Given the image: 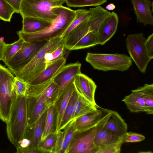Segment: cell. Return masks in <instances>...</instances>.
<instances>
[{"label": "cell", "mask_w": 153, "mask_h": 153, "mask_svg": "<svg viewBox=\"0 0 153 153\" xmlns=\"http://www.w3.org/2000/svg\"><path fill=\"white\" fill-rule=\"evenodd\" d=\"M57 14L51 24L44 30L36 33H27L20 30L16 32L19 38L29 42L48 41L62 36L71 24L76 16V11L62 5L53 7Z\"/></svg>", "instance_id": "obj_1"}, {"label": "cell", "mask_w": 153, "mask_h": 153, "mask_svg": "<svg viewBox=\"0 0 153 153\" xmlns=\"http://www.w3.org/2000/svg\"><path fill=\"white\" fill-rule=\"evenodd\" d=\"M26 95L17 96L12 104L6 124L8 139L16 149L20 146L28 125Z\"/></svg>", "instance_id": "obj_2"}, {"label": "cell", "mask_w": 153, "mask_h": 153, "mask_svg": "<svg viewBox=\"0 0 153 153\" xmlns=\"http://www.w3.org/2000/svg\"><path fill=\"white\" fill-rule=\"evenodd\" d=\"M62 36L51 39L40 50L30 62L21 70L13 74L27 83L44 71L47 67L45 56L59 46L64 45Z\"/></svg>", "instance_id": "obj_3"}, {"label": "cell", "mask_w": 153, "mask_h": 153, "mask_svg": "<svg viewBox=\"0 0 153 153\" xmlns=\"http://www.w3.org/2000/svg\"><path fill=\"white\" fill-rule=\"evenodd\" d=\"M86 61L94 69L103 71L127 70L132 65L130 57L125 54L88 53Z\"/></svg>", "instance_id": "obj_4"}, {"label": "cell", "mask_w": 153, "mask_h": 153, "mask_svg": "<svg viewBox=\"0 0 153 153\" xmlns=\"http://www.w3.org/2000/svg\"><path fill=\"white\" fill-rule=\"evenodd\" d=\"M65 0H22L19 13L22 17H37L52 22L57 17L53 7L62 5Z\"/></svg>", "instance_id": "obj_5"}, {"label": "cell", "mask_w": 153, "mask_h": 153, "mask_svg": "<svg viewBox=\"0 0 153 153\" xmlns=\"http://www.w3.org/2000/svg\"><path fill=\"white\" fill-rule=\"evenodd\" d=\"M14 74L0 64V120L6 122L16 95L13 88Z\"/></svg>", "instance_id": "obj_6"}, {"label": "cell", "mask_w": 153, "mask_h": 153, "mask_svg": "<svg viewBox=\"0 0 153 153\" xmlns=\"http://www.w3.org/2000/svg\"><path fill=\"white\" fill-rule=\"evenodd\" d=\"M146 39L142 33L130 34L126 39V45L130 57L143 73H145L147 65L152 59L145 47Z\"/></svg>", "instance_id": "obj_7"}, {"label": "cell", "mask_w": 153, "mask_h": 153, "mask_svg": "<svg viewBox=\"0 0 153 153\" xmlns=\"http://www.w3.org/2000/svg\"><path fill=\"white\" fill-rule=\"evenodd\" d=\"M48 41L29 42H24L21 49L5 64L14 74L22 69Z\"/></svg>", "instance_id": "obj_8"}, {"label": "cell", "mask_w": 153, "mask_h": 153, "mask_svg": "<svg viewBox=\"0 0 153 153\" xmlns=\"http://www.w3.org/2000/svg\"><path fill=\"white\" fill-rule=\"evenodd\" d=\"M95 132V127L83 131H76L66 153H96L98 147L94 143Z\"/></svg>", "instance_id": "obj_9"}, {"label": "cell", "mask_w": 153, "mask_h": 153, "mask_svg": "<svg viewBox=\"0 0 153 153\" xmlns=\"http://www.w3.org/2000/svg\"><path fill=\"white\" fill-rule=\"evenodd\" d=\"M104 114L99 122L104 128L120 138L127 133V124L116 111L103 108Z\"/></svg>", "instance_id": "obj_10"}, {"label": "cell", "mask_w": 153, "mask_h": 153, "mask_svg": "<svg viewBox=\"0 0 153 153\" xmlns=\"http://www.w3.org/2000/svg\"><path fill=\"white\" fill-rule=\"evenodd\" d=\"M81 64L78 62L65 65L53 77L51 80L59 88L57 99L68 84L74 79L76 75L81 73Z\"/></svg>", "instance_id": "obj_11"}, {"label": "cell", "mask_w": 153, "mask_h": 153, "mask_svg": "<svg viewBox=\"0 0 153 153\" xmlns=\"http://www.w3.org/2000/svg\"><path fill=\"white\" fill-rule=\"evenodd\" d=\"M26 109L28 125L35 123L50 105L41 95H26Z\"/></svg>", "instance_id": "obj_12"}, {"label": "cell", "mask_w": 153, "mask_h": 153, "mask_svg": "<svg viewBox=\"0 0 153 153\" xmlns=\"http://www.w3.org/2000/svg\"><path fill=\"white\" fill-rule=\"evenodd\" d=\"M74 83L78 94L95 105L94 96L97 86L92 79L81 73L75 76Z\"/></svg>", "instance_id": "obj_13"}, {"label": "cell", "mask_w": 153, "mask_h": 153, "mask_svg": "<svg viewBox=\"0 0 153 153\" xmlns=\"http://www.w3.org/2000/svg\"><path fill=\"white\" fill-rule=\"evenodd\" d=\"M118 22L117 14L113 12L105 18L97 32L98 44L104 45L114 36L117 31Z\"/></svg>", "instance_id": "obj_14"}, {"label": "cell", "mask_w": 153, "mask_h": 153, "mask_svg": "<svg viewBox=\"0 0 153 153\" xmlns=\"http://www.w3.org/2000/svg\"><path fill=\"white\" fill-rule=\"evenodd\" d=\"M58 93V86L51 80L42 85L28 86L26 94L30 95H41L50 105L54 104L57 99Z\"/></svg>", "instance_id": "obj_15"}, {"label": "cell", "mask_w": 153, "mask_h": 153, "mask_svg": "<svg viewBox=\"0 0 153 153\" xmlns=\"http://www.w3.org/2000/svg\"><path fill=\"white\" fill-rule=\"evenodd\" d=\"M104 111L99 106L74 120L76 131H85L95 127L103 117Z\"/></svg>", "instance_id": "obj_16"}, {"label": "cell", "mask_w": 153, "mask_h": 153, "mask_svg": "<svg viewBox=\"0 0 153 153\" xmlns=\"http://www.w3.org/2000/svg\"><path fill=\"white\" fill-rule=\"evenodd\" d=\"M137 22L144 25H153V16L151 7L153 3L151 0H131Z\"/></svg>", "instance_id": "obj_17"}, {"label": "cell", "mask_w": 153, "mask_h": 153, "mask_svg": "<svg viewBox=\"0 0 153 153\" xmlns=\"http://www.w3.org/2000/svg\"><path fill=\"white\" fill-rule=\"evenodd\" d=\"M66 62V58L64 56L50 64L44 71L27 83L28 86L41 85L49 82Z\"/></svg>", "instance_id": "obj_18"}, {"label": "cell", "mask_w": 153, "mask_h": 153, "mask_svg": "<svg viewBox=\"0 0 153 153\" xmlns=\"http://www.w3.org/2000/svg\"><path fill=\"white\" fill-rule=\"evenodd\" d=\"M47 110L35 123L31 125H28L26 128L23 138L27 139L30 141V145L29 147L36 148L38 147L43 131Z\"/></svg>", "instance_id": "obj_19"}, {"label": "cell", "mask_w": 153, "mask_h": 153, "mask_svg": "<svg viewBox=\"0 0 153 153\" xmlns=\"http://www.w3.org/2000/svg\"><path fill=\"white\" fill-rule=\"evenodd\" d=\"M90 31L88 18L76 27L67 36L63 38L64 46L65 49L72 50L74 47L81 39Z\"/></svg>", "instance_id": "obj_20"}, {"label": "cell", "mask_w": 153, "mask_h": 153, "mask_svg": "<svg viewBox=\"0 0 153 153\" xmlns=\"http://www.w3.org/2000/svg\"><path fill=\"white\" fill-rule=\"evenodd\" d=\"M74 81L68 84L54 104L57 111L56 132L59 131L64 112L75 88Z\"/></svg>", "instance_id": "obj_21"}, {"label": "cell", "mask_w": 153, "mask_h": 153, "mask_svg": "<svg viewBox=\"0 0 153 153\" xmlns=\"http://www.w3.org/2000/svg\"><path fill=\"white\" fill-rule=\"evenodd\" d=\"M131 112H143L147 114V110L139 88L131 90V93L122 100Z\"/></svg>", "instance_id": "obj_22"}, {"label": "cell", "mask_w": 153, "mask_h": 153, "mask_svg": "<svg viewBox=\"0 0 153 153\" xmlns=\"http://www.w3.org/2000/svg\"><path fill=\"white\" fill-rule=\"evenodd\" d=\"M22 28L21 31L27 33L41 31L49 26L51 21L37 17H22Z\"/></svg>", "instance_id": "obj_23"}, {"label": "cell", "mask_w": 153, "mask_h": 153, "mask_svg": "<svg viewBox=\"0 0 153 153\" xmlns=\"http://www.w3.org/2000/svg\"><path fill=\"white\" fill-rule=\"evenodd\" d=\"M95 127L94 143L98 147L116 142L123 137L120 138L104 128L99 122Z\"/></svg>", "instance_id": "obj_24"}, {"label": "cell", "mask_w": 153, "mask_h": 153, "mask_svg": "<svg viewBox=\"0 0 153 153\" xmlns=\"http://www.w3.org/2000/svg\"><path fill=\"white\" fill-rule=\"evenodd\" d=\"M57 111L55 105H50L47 110L43 131L41 141L49 134L56 132Z\"/></svg>", "instance_id": "obj_25"}, {"label": "cell", "mask_w": 153, "mask_h": 153, "mask_svg": "<svg viewBox=\"0 0 153 153\" xmlns=\"http://www.w3.org/2000/svg\"><path fill=\"white\" fill-rule=\"evenodd\" d=\"M79 95L75 87L64 112L59 131L63 129L72 121L75 105Z\"/></svg>", "instance_id": "obj_26"}, {"label": "cell", "mask_w": 153, "mask_h": 153, "mask_svg": "<svg viewBox=\"0 0 153 153\" xmlns=\"http://www.w3.org/2000/svg\"><path fill=\"white\" fill-rule=\"evenodd\" d=\"M98 107V105L91 103L79 94L76 103L72 120L97 109Z\"/></svg>", "instance_id": "obj_27"}, {"label": "cell", "mask_w": 153, "mask_h": 153, "mask_svg": "<svg viewBox=\"0 0 153 153\" xmlns=\"http://www.w3.org/2000/svg\"><path fill=\"white\" fill-rule=\"evenodd\" d=\"M147 110V114H153V84H146L139 87Z\"/></svg>", "instance_id": "obj_28"}, {"label": "cell", "mask_w": 153, "mask_h": 153, "mask_svg": "<svg viewBox=\"0 0 153 153\" xmlns=\"http://www.w3.org/2000/svg\"><path fill=\"white\" fill-rule=\"evenodd\" d=\"M97 34V33L89 32L74 47L72 50L88 48L98 45Z\"/></svg>", "instance_id": "obj_29"}, {"label": "cell", "mask_w": 153, "mask_h": 153, "mask_svg": "<svg viewBox=\"0 0 153 153\" xmlns=\"http://www.w3.org/2000/svg\"><path fill=\"white\" fill-rule=\"evenodd\" d=\"M24 42L22 39L19 38L12 43L6 44L2 60L5 64L21 49Z\"/></svg>", "instance_id": "obj_30"}, {"label": "cell", "mask_w": 153, "mask_h": 153, "mask_svg": "<svg viewBox=\"0 0 153 153\" xmlns=\"http://www.w3.org/2000/svg\"><path fill=\"white\" fill-rule=\"evenodd\" d=\"M76 16L73 21L62 36L63 38L76 27L88 18L90 14V11L81 9L75 10Z\"/></svg>", "instance_id": "obj_31"}, {"label": "cell", "mask_w": 153, "mask_h": 153, "mask_svg": "<svg viewBox=\"0 0 153 153\" xmlns=\"http://www.w3.org/2000/svg\"><path fill=\"white\" fill-rule=\"evenodd\" d=\"M57 133L55 132L48 135L40 142L38 147L45 153H52L57 137Z\"/></svg>", "instance_id": "obj_32"}, {"label": "cell", "mask_w": 153, "mask_h": 153, "mask_svg": "<svg viewBox=\"0 0 153 153\" xmlns=\"http://www.w3.org/2000/svg\"><path fill=\"white\" fill-rule=\"evenodd\" d=\"M107 0H65L69 7H83L89 6H99L106 3Z\"/></svg>", "instance_id": "obj_33"}, {"label": "cell", "mask_w": 153, "mask_h": 153, "mask_svg": "<svg viewBox=\"0 0 153 153\" xmlns=\"http://www.w3.org/2000/svg\"><path fill=\"white\" fill-rule=\"evenodd\" d=\"M123 138L116 142L99 147L96 153H120L124 143Z\"/></svg>", "instance_id": "obj_34"}, {"label": "cell", "mask_w": 153, "mask_h": 153, "mask_svg": "<svg viewBox=\"0 0 153 153\" xmlns=\"http://www.w3.org/2000/svg\"><path fill=\"white\" fill-rule=\"evenodd\" d=\"M14 9L4 0H0V19L10 22L14 13Z\"/></svg>", "instance_id": "obj_35"}, {"label": "cell", "mask_w": 153, "mask_h": 153, "mask_svg": "<svg viewBox=\"0 0 153 153\" xmlns=\"http://www.w3.org/2000/svg\"><path fill=\"white\" fill-rule=\"evenodd\" d=\"M65 48L62 45L52 52L47 53L45 59L47 66L56 60L63 57L65 54Z\"/></svg>", "instance_id": "obj_36"}, {"label": "cell", "mask_w": 153, "mask_h": 153, "mask_svg": "<svg viewBox=\"0 0 153 153\" xmlns=\"http://www.w3.org/2000/svg\"><path fill=\"white\" fill-rule=\"evenodd\" d=\"M57 137L52 153H66L69 144L65 139L62 131L57 132Z\"/></svg>", "instance_id": "obj_37"}, {"label": "cell", "mask_w": 153, "mask_h": 153, "mask_svg": "<svg viewBox=\"0 0 153 153\" xmlns=\"http://www.w3.org/2000/svg\"><path fill=\"white\" fill-rule=\"evenodd\" d=\"M28 87L27 83L15 76L13 88L16 96L26 95Z\"/></svg>", "instance_id": "obj_38"}, {"label": "cell", "mask_w": 153, "mask_h": 153, "mask_svg": "<svg viewBox=\"0 0 153 153\" xmlns=\"http://www.w3.org/2000/svg\"><path fill=\"white\" fill-rule=\"evenodd\" d=\"M63 129L64 138L69 145L76 132L74 120L71 121Z\"/></svg>", "instance_id": "obj_39"}, {"label": "cell", "mask_w": 153, "mask_h": 153, "mask_svg": "<svg viewBox=\"0 0 153 153\" xmlns=\"http://www.w3.org/2000/svg\"><path fill=\"white\" fill-rule=\"evenodd\" d=\"M145 137L139 134L132 132H127L124 136V143H134L141 142L144 140Z\"/></svg>", "instance_id": "obj_40"}, {"label": "cell", "mask_w": 153, "mask_h": 153, "mask_svg": "<svg viewBox=\"0 0 153 153\" xmlns=\"http://www.w3.org/2000/svg\"><path fill=\"white\" fill-rule=\"evenodd\" d=\"M146 49L149 57L153 58V33L150 35L146 39L145 42Z\"/></svg>", "instance_id": "obj_41"}, {"label": "cell", "mask_w": 153, "mask_h": 153, "mask_svg": "<svg viewBox=\"0 0 153 153\" xmlns=\"http://www.w3.org/2000/svg\"><path fill=\"white\" fill-rule=\"evenodd\" d=\"M17 153H44V152L39 148L27 147H22L19 146L16 148Z\"/></svg>", "instance_id": "obj_42"}, {"label": "cell", "mask_w": 153, "mask_h": 153, "mask_svg": "<svg viewBox=\"0 0 153 153\" xmlns=\"http://www.w3.org/2000/svg\"><path fill=\"white\" fill-rule=\"evenodd\" d=\"M4 0L14 9L16 13H19L20 5L22 0Z\"/></svg>", "instance_id": "obj_43"}, {"label": "cell", "mask_w": 153, "mask_h": 153, "mask_svg": "<svg viewBox=\"0 0 153 153\" xmlns=\"http://www.w3.org/2000/svg\"><path fill=\"white\" fill-rule=\"evenodd\" d=\"M6 43L4 41L0 40V61H2L4 47Z\"/></svg>", "instance_id": "obj_44"}, {"label": "cell", "mask_w": 153, "mask_h": 153, "mask_svg": "<svg viewBox=\"0 0 153 153\" xmlns=\"http://www.w3.org/2000/svg\"><path fill=\"white\" fill-rule=\"evenodd\" d=\"M105 8L108 10H112L115 8V6L114 4L111 3L107 5Z\"/></svg>", "instance_id": "obj_45"}, {"label": "cell", "mask_w": 153, "mask_h": 153, "mask_svg": "<svg viewBox=\"0 0 153 153\" xmlns=\"http://www.w3.org/2000/svg\"><path fill=\"white\" fill-rule=\"evenodd\" d=\"M4 38L3 37H0V40L1 41H4Z\"/></svg>", "instance_id": "obj_46"}, {"label": "cell", "mask_w": 153, "mask_h": 153, "mask_svg": "<svg viewBox=\"0 0 153 153\" xmlns=\"http://www.w3.org/2000/svg\"></svg>", "instance_id": "obj_47"}]
</instances>
